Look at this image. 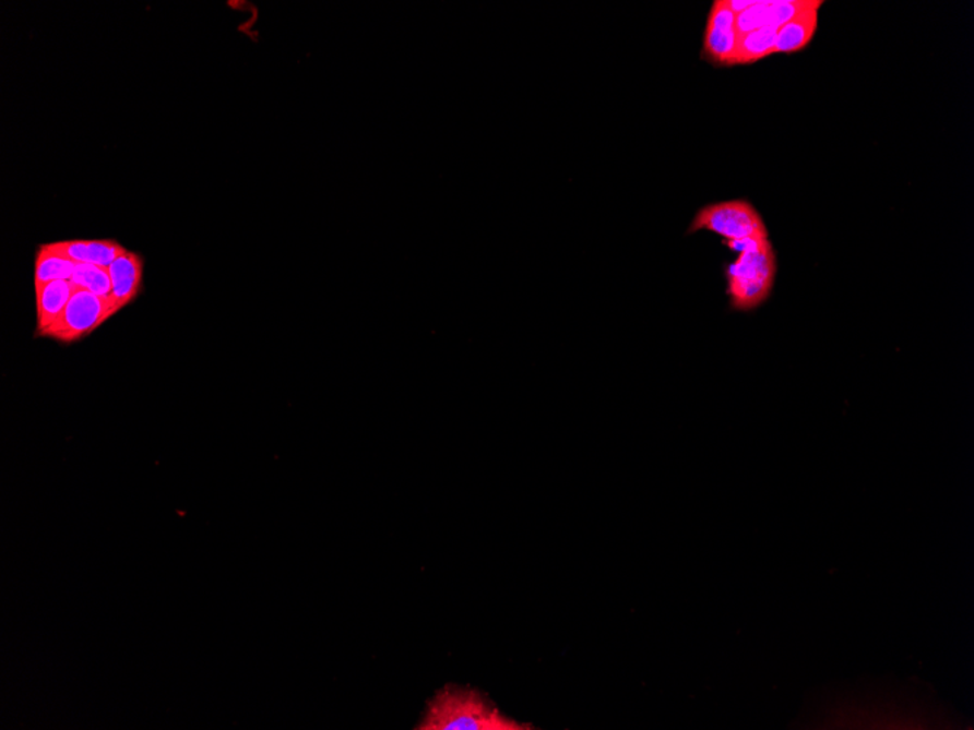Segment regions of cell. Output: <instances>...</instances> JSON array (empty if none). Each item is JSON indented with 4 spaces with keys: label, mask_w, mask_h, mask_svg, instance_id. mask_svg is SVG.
<instances>
[{
    "label": "cell",
    "mask_w": 974,
    "mask_h": 730,
    "mask_svg": "<svg viewBox=\"0 0 974 730\" xmlns=\"http://www.w3.org/2000/svg\"><path fill=\"white\" fill-rule=\"evenodd\" d=\"M419 730H532L533 725H521L508 719L494 703L476 690L447 686L428 704Z\"/></svg>",
    "instance_id": "obj_1"
},
{
    "label": "cell",
    "mask_w": 974,
    "mask_h": 730,
    "mask_svg": "<svg viewBox=\"0 0 974 730\" xmlns=\"http://www.w3.org/2000/svg\"><path fill=\"white\" fill-rule=\"evenodd\" d=\"M725 246L738 253L736 262L725 271L730 308L740 312L758 310L771 297L775 286L777 262L771 239Z\"/></svg>",
    "instance_id": "obj_2"
},
{
    "label": "cell",
    "mask_w": 974,
    "mask_h": 730,
    "mask_svg": "<svg viewBox=\"0 0 974 730\" xmlns=\"http://www.w3.org/2000/svg\"><path fill=\"white\" fill-rule=\"evenodd\" d=\"M709 230L725 239V243L769 238V230L758 208L747 200H728L703 206L696 213L687 234Z\"/></svg>",
    "instance_id": "obj_3"
},
{
    "label": "cell",
    "mask_w": 974,
    "mask_h": 730,
    "mask_svg": "<svg viewBox=\"0 0 974 730\" xmlns=\"http://www.w3.org/2000/svg\"><path fill=\"white\" fill-rule=\"evenodd\" d=\"M119 311L111 298L98 297L80 288L59 320L37 337L51 338L60 345H73L84 340Z\"/></svg>",
    "instance_id": "obj_4"
},
{
    "label": "cell",
    "mask_w": 974,
    "mask_h": 730,
    "mask_svg": "<svg viewBox=\"0 0 974 730\" xmlns=\"http://www.w3.org/2000/svg\"><path fill=\"white\" fill-rule=\"evenodd\" d=\"M737 14L729 8L728 0L713 2L704 29L702 58L716 67L737 64L738 43Z\"/></svg>",
    "instance_id": "obj_5"
},
{
    "label": "cell",
    "mask_w": 974,
    "mask_h": 730,
    "mask_svg": "<svg viewBox=\"0 0 974 730\" xmlns=\"http://www.w3.org/2000/svg\"><path fill=\"white\" fill-rule=\"evenodd\" d=\"M143 268H145V260L141 254L130 250H126L108 267L111 277V299L120 311L141 297Z\"/></svg>",
    "instance_id": "obj_6"
},
{
    "label": "cell",
    "mask_w": 974,
    "mask_h": 730,
    "mask_svg": "<svg viewBox=\"0 0 974 730\" xmlns=\"http://www.w3.org/2000/svg\"><path fill=\"white\" fill-rule=\"evenodd\" d=\"M47 247L76 264H94L106 268L128 250L115 239H76V241L50 242Z\"/></svg>",
    "instance_id": "obj_7"
},
{
    "label": "cell",
    "mask_w": 974,
    "mask_h": 730,
    "mask_svg": "<svg viewBox=\"0 0 974 730\" xmlns=\"http://www.w3.org/2000/svg\"><path fill=\"white\" fill-rule=\"evenodd\" d=\"M823 3V0H812L810 7L777 29L775 53H798L810 45L819 27V12Z\"/></svg>",
    "instance_id": "obj_8"
},
{
    "label": "cell",
    "mask_w": 974,
    "mask_h": 730,
    "mask_svg": "<svg viewBox=\"0 0 974 730\" xmlns=\"http://www.w3.org/2000/svg\"><path fill=\"white\" fill-rule=\"evenodd\" d=\"M80 286L72 280L50 282L41 288H36L37 299V328L36 336L50 328L62 315L64 308L71 301Z\"/></svg>",
    "instance_id": "obj_9"
},
{
    "label": "cell",
    "mask_w": 974,
    "mask_h": 730,
    "mask_svg": "<svg viewBox=\"0 0 974 730\" xmlns=\"http://www.w3.org/2000/svg\"><path fill=\"white\" fill-rule=\"evenodd\" d=\"M76 263L63 255L55 253L47 243L38 247L36 254V275H34V289L41 288L50 282L72 280Z\"/></svg>",
    "instance_id": "obj_10"
},
{
    "label": "cell",
    "mask_w": 974,
    "mask_h": 730,
    "mask_svg": "<svg viewBox=\"0 0 974 730\" xmlns=\"http://www.w3.org/2000/svg\"><path fill=\"white\" fill-rule=\"evenodd\" d=\"M776 28L763 27L740 37L737 64H751L775 53Z\"/></svg>",
    "instance_id": "obj_11"
},
{
    "label": "cell",
    "mask_w": 974,
    "mask_h": 730,
    "mask_svg": "<svg viewBox=\"0 0 974 730\" xmlns=\"http://www.w3.org/2000/svg\"><path fill=\"white\" fill-rule=\"evenodd\" d=\"M72 282L81 289L98 295V297L111 298V277L108 268L94 266V264H76Z\"/></svg>",
    "instance_id": "obj_12"
},
{
    "label": "cell",
    "mask_w": 974,
    "mask_h": 730,
    "mask_svg": "<svg viewBox=\"0 0 974 730\" xmlns=\"http://www.w3.org/2000/svg\"><path fill=\"white\" fill-rule=\"evenodd\" d=\"M812 0H775L769 3L767 27L780 29L811 5Z\"/></svg>",
    "instance_id": "obj_13"
},
{
    "label": "cell",
    "mask_w": 974,
    "mask_h": 730,
    "mask_svg": "<svg viewBox=\"0 0 974 730\" xmlns=\"http://www.w3.org/2000/svg\"><path fill=\"white\" fill-rule=\"evenodd\" d=\"M771 2H755L753 5L737 15V33L743 37L756 29L767 27V11Z\"/></svg>",
    "instance_id": "obj_14"
}]
</instances>
